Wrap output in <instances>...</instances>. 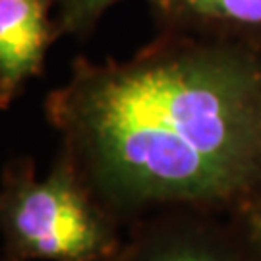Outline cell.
<instances>
[{
  "mask_svg": "<svg viewBox=\"0 0 261 261\" xmlns=\"http://www.w3.org/2000/svg\"><path fill=\"white\" fill-rule=\"evenodd\" d=\"M253 224H255V234H257V238L261 240V213L255 215V221H253Z\"/></svg>",
  "mask_w": 261,
  "mask_h": 261,
  "instance_id": "52a82bcc",
  "label": "cell"
},
{
  "mask_svg": "<svg viewBox=\"0 0 261 261\" xmlns=\"http://www.w3.org/2000/svg\"><path fill=\"white\" fill-rule=\"evenodd\" d=\"M109 261H112V259H109Z\"/></svg>",
  "mask_w": 261,
  "mask_h": 261,
  "instance_id": "ba28073f",
  "label": "cell"
},
{
  "mask_svg": "<svg viewBox=\"0 0 261 261\" xmlns=\"http://www.w3.org/2000/svg\"><path fill=\"white\" fill-rule=\"evenodd\" d=\"M112 261H223L176 226L149 224Z\"/></svg>",
  "mask_w": 261,
  "mask_h": 261,
  "instance_id": "5b68a950",
  "label": "cell"
},
{
  "mask_svg": "<svg viewBox=\"0 0 261 261\" xmlns=\"http://www.w3.org/2000/svg\"><path fill=\"white\" fill-rule=\"evenodd\" d=\"M114 221L62 151L41 180L29 155L2 167V261H109L118 252Z\"/></svg>",
  "mask_w": 261,
  "mask_h": 261,
  "instance_id": "7a4b0ae2",
  "label": "cell"
},
{
  "mask_svg": "<svg viewBox=\"0 0 261 261\" xmlns=\"http://www.w3.org/2000/svg\"><path fill=\"white\" fill-rule=\"evenodd\" d=\"M124 0H56V25L60 31V37L85 39L93 33L97 23L101 21L107 10ZM151 2V0H145Z\"/></svg>",
  "mask_w": 261,
  "mask_h": 261,
  "instance_id": "8992f818",
  "label": "cell"
},
{
  "mask_svg": "<svg viewBox=\"0 0 261 261\" xmlns=\"http://www.w3.org/2000/svg\"><path fill=\"white\" fill-rule=\"evenodd\" d=\"M149 6L167 31L261 50V0H151Z\"/></svg>",
  "mask_w": 261,
  "mask_h": 261,
  "instance_id": "277c9868",
  "label": "cell"
},
{
  "mask_svg": "<svg viewBox=\"0 0 261 261\" xmlns=\"http://www.w3.org/2000/svg\"><path fill=\"white\" fill-rule=\"evenodd\" d=\"M45 116L116 221L261 184L257 48L163 29L126 60L77 56Z\"/></svg>",
  "mask_w": 261,
  "mask_h": 261,
  "instance_id": "6da1fadb",
  "label": "cell"
},
{
  "mask_svg": "<svg viewBox=\"0 0 261 261\" xmlns=\"http://www.w3.org/2000/svg\"><path fill=\"white\" fill-rule=\"evenodd\" d=\"M55 2L0 0V111H8L45 72L48 48L60 37Z\"/></svg>",
  "mask_w": 261,
  "mask_h": 261,
  "instance_id": "3957f363",
  "label": "cell"
}]
</instances>
